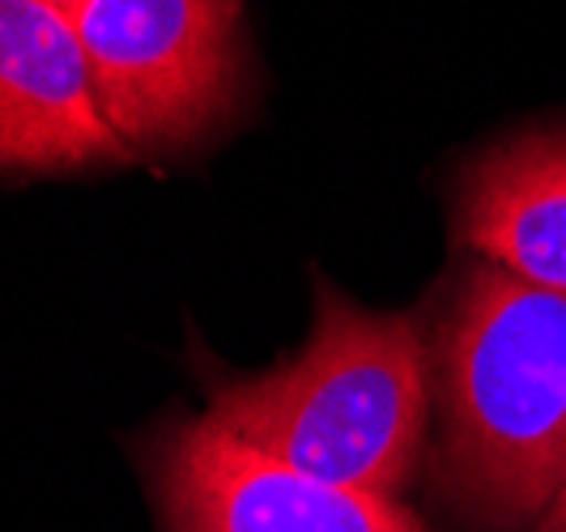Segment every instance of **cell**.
<instances>
[{
	"label": "cell",
	"instance_id": "1",
	"mask_svg": "<svg viewBox=\"0 0 566 532\" xmlns=\"http://www.w3.org/2000/svg\"><path fill=\"white\" fill-rule=\"evenodd\" d=\"M434 494L464 529L520 532L566 490V294L473 260L434 328Z\"/></svg>",
	"mask_w": 566,
	"mask_h": 532
},
{
	"label": "cell",
	"instance_id": "2",
	"mask_svg": "<svg viewBox=\"0 0 566 532\" xmlns=\"http://www.w3.org/2000/svg\"><path fill=\"white\" fill-rule=\"evenodd\" d=\"M430 405L418 315H379L319 290L307 345L248 379L213 384V418L290 469L392 499L413 477Z\"/></svg>",
	"mask_w": 566,
	"mask_h": 532
},
{
	"label": "cell",
	"instance_id": "3",
	"mask_svg": "<svg viewBox=\"0 0 566 532\" xmlns=\"http://www.w3.org/2000/svg\"><path fill=\"white\" fill-rule=\"evenodd\" d=\"M239 0H85L73 27L115 137L184 149L227 124L243 94Z\"/></svg>",
	"mask_w": 566,
	"mask_h": 532
},
{
	"label": "cell",
	"instance_id": "4",
	"mask_svg": "<svg viewBox=\"0 0 566 532\" xmlns=\"http://www.w3.org/2000/svg\"><path fill=\"white\" fill-rule=\"evenodd\" d=\"M145 469L167 532H426L397 499L298 473L213 414L158 430Z\"/></svg>",
	"mask_w": 566,
	"mask_h": 532
},
{
	"label": "cell",
	"instance_id": "5",
	"mask_svg": "<svg viewBox=\"0 0 566 532\" xmlns=\"http://www.w3.org/2000/svg\"><path fill=\"white\" fill-rule=\"evenodd\" d=\"M128 158L103 115L73 13L0 0V170H77Z\"/></svg>",
	"mask_w": 566,
	"mask_h": 532
},
{
	"label": "cell",
	"instance_id": "6",
	"mask_svg": "<svg viewBox=\"0 0 566 532\" xmlns=\"http://www.w3.org/2000/svg\"><path fill=\"white\" fill-rule=\"evenodd\" d=\"M455 226L485 264L566 294V133H528L482 154L460 184Z\"/></svg>",
	"mask_w": 566,
	"mask_h": 532
},
{
	"label": "cell",
	"instance_id": "7",
	"mask_svg": "<svg viewBox=\"0 0 566 532\" xmlns=\"http://www.w3.org/2000/svg\"><path fill=\"white\" fill-rule=\"evenodd\" d=\"M537 532H566V490L554 499V507L541 515V529Z\"/></svg>",
	"mask_w": 566,
	"mask_h": 532
},
{
	"label": "cell",
	"instance_id": "8",
	"mask_svg": "<svg viewBox=\"0 0 566 532\" xmlns=\"http://www.w3.org/2000/svg\"><path fill=\"white\" fill-rule=\"evenodd\" d=\"M52 4H60V9H69V13H73V9H77V4H85V0H52Z\"/></svg>",
	"mask_w": 566,
	"mask_h": 532
}]
</instances>
